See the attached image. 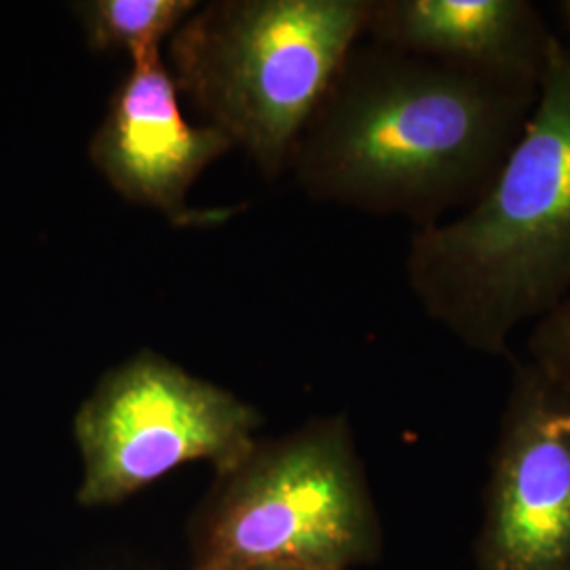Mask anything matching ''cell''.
I'll return each mask as SVG.
<instances>
[{"label": "cell", "mask_w": 570, "mask_h": 570, "mask_svg": "<svg viewBox=\"0 0 570 570\" xmlns=\"http://www.w3.org/2000/svg\"><path fill=\"white\" fill-rule=\"evenodd\" d=\"M188 539L193 570H351L379 562L383 524L345 414L256 438L216 469Z\"/></svg>", "instance_id": "277c9868"}, {"label": "cell", "mask_w": 570, "mask_h": 570, "mask_svg": "<svg viewBox=\"0 0 570 570\" xmlns=\"http://www.w3.org/2000/svg\"><path fill=\"white\" fill-rule=\"evenodd\" d=\"M560 7H562V13H564V18H567V21H569L570 26V0H567V2H562Z\"/></svg>", "instance_id": "7c38bea8"}, {"label": "cell", "mask_w": 570, "mask_h": 570, "mask_svg": "<svg viewBox=\"0 0 570 570\" xmlns=\"http://www.w3.org/2000/svg\"><path fill=\"white\" fill-rule=\"evenodd\" d=\"M473 550L480 570H570V387L530 362L513 370Z\"/></svg>", "instance_id": "8992f818"}, {"label": "cell", "mask_w": 570, "mask_h": 570, "mask_svg": "<svg viewBox=\"0 0 570 570\" xmlns=\"http://www.w3.org/2000/svg\"><path fill=\"white\" fill-rule=\"evenodd\" d=\"M407 284L461 345L503 355L570 296V41L558 37L520 138L465 212L414 230Z\"/></svg>", "instance_id": "7a4b0ae2"}, {"label": "cell", "mask_w": 570, "mask_h": 570, "mask_svg": "<svg viewBox=\"0 0 570 570\" xmlns=\"http://www.w3.org/2000/svg\"><path fill=\"white\" fill-rule=\"evenodd\" d=\"M539 87L492 81L379 42H357L289 169L306 195L416 230L475 204L529 121Z\"/></svg>", "instance_id": "6da1fadb"}, {"label": "cell", "mask_w": 570, "mask_h": 570, "mask_svg": "<svg viewBox=\"0 0 570 570\" xmlns=\"http://www.w3.org/2000/svg\"><path fill=\"white\" fill-rule=\"evenodd\" d=\"M364 39L492 81L541 87L558 35L529 0H370Z\"/></svg>", "instance_id": "ba28073f"}, {"label": "cell", "mask_w": 570, "mask_h": 570, "mask_svg": "<svg viewBox=\"0 0 570 570\" xmlns=\"http://www.w3.org/2000/svg\"><path fill=\"white\" fill-rule=\"evenodd\" d=\"M82 37L91 51H121L129 61L161 53L186 18L199 7L195 0H81L72 2Z\"/></svg>", "instance_id": "9c48e42d"}, {"label": "cell", "mask_w": 570, "mask_h": 570, "mask_svg": "<svg viewBox=\"0 0 570 570\" xmlns=\"http://www.w3.org/2000/svg\"><path fill=\"white\" fill-rule=\"evenodd\" d=\"M233 570H306L298 567H285V564H254V567H244V569Z\"/></svg>", "instance_id": "8fae6325"}, {"label": "cell", "mask_w": 570, "mask_h": 570, "mask_svg": "<svg viewBox=\"0 0 570 570\" xmlns=\"http://www.w3.org/2000/svg\"><path fill=\"white\" fill-rule=\"evenodd\" d=\"M529 355L530 364L570 387V296L532 326Z\"/></svg>", "instance_id": "30bf717a"}, {"label": "cell", "mask_w": 570, "mask_h": 570, "mask_svg": "<svg viewBox=\"0 0 570 570\" xmlns=\"http://www.w3.org/2000/svg\"><path fill=\"white\" fill-rule=\"evenodd\" d=\"M265 416L212 381L153 348L106 370L72 419L82 461L81 508H110L174 469L233 463L258 438Z\"/></svg>", "instance_id": "5b68a950"}, {"label": "cell", "mask_w": 570, "mask_h": 570, "mask_svg": "<svg viewBox=\"0 0 570 570\" xmlns=\"http://www.w3.org/2000/svg\"><path fill=\"white\" fill-rule=\"evenodd\" d=\"M367 16L370 0H212L174 32L167 66L207 125L275 180Z\"/></svg>", "instance_id": "3957f363"}, {"label": "cell", "mask_w": 570, "mask_h": 570, "mask_svg": "<svg viewBox=\"0 0 570 570\" xmlns=\"http://www.w3.org/2000/svg\"><path fill=\"white\" fill-rule=\"evenodd\" d=\"M180 91L161 53L129 63L89 142V161L125 202L161 214L176 228L226 223L237 207H193L188 193L235 146L212 125L186 121Z\"/></svg>", "instance_id": "52a82bcc"}]
</instances>
